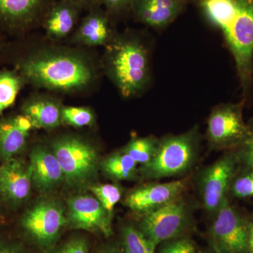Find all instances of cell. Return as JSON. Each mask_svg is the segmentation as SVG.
I'll return each mask as SVG.
<instances>
[{
  "label": "cell",
  "instance_id": "30bf717a",
  "mask_svg": "<svg viewBox=\"0 0 253 253\" xmlns=\"http://www.w3.org/2000/svg\"><path fill=\"white\" fill-rule=\"evenodd\" d=\"M68 224L64 209L52 201L36 204L23 218V229L43 249H49L59 239L63 226Z\"/></svg>",
  "mask_w": 253,
  "mask_h": 253
},
{
  "label": "cell",
  "instance_id": "7c38bea8",
  "mask_svg": "<svg viewBox=\"0 0 253 253\" xmlns=\"http://www.w3.org/2000/svg\"><path fill=\"white\" fill-rule=\"evenodd\" d=\"M188 187V179L166 183H151L133 190L125 205L133 212L144 214L179 199Z\"/></svg>",
  "mask_w": 253,
  "mask_h": 253
},
{
  "label": "cell",
  "instance_id": "d6a6232c",
  "mask_svg": "<svg viewBox=\"0 0 253 253\" xmlns=\"http://www.w3.org/2000/svg\"><path fill=\"white\" fill-rule=\"evenodd\" d=\"M0 253H26L21 248L12 245H0Z\"/></svg>",
  "mask_w": 253,
  "mask_h": 253
},
{
  "label": "cell",
  "instance_id": "2e32d148",
  "mask_svg": "<svg viewBox=\"0 0 253 253\" xmlns=\"http://www.w3.org/2000/svg\"><path fill=\"white\" fill-rule=\"evenodd\" d=\"M30 159L32 182L39 191L47 192L64 180L62 169L52 151L36 146Z\"/></svg>",
  "mask_w": 253,
  "mask_h": 253
},
{
  "label": "cell",
  "instance_id": "44dd1931",
  "mask_svg": "<svg viewBox=\"0 0 253 253\" xmlns=\"http://www.w3.org/2000/svg\"><path fill=\"white\" fill-rule=\"evenodd\" d=\"M138 164L127 154L121 151L105 158L101 166L106 174L113 179L129 181L138 174Z\"/></svg>",
  "mask_w": 253,
  "mask_h": 253
},
{
  "label": "cell",
  "instance_id": "5b68a950",
  "mask_svg": "<svg viewBox=\"0 0 253 253\" xmlns=\"http://www.w3.org/2000/svg\"><path fill=\"white\" fill-rule=\"evenodd\" d=\"M51 149L62 169L64 180L71 185L86 184L96 174L99 163L97 152L81 138H61L53 143Z\"/></svg>",
  "mask_w": 253,
  "mask_h": 253
},
{
  "label": "cell",
  "instance_id": "836d02e7",
  "mask_svg": "<svg viewBox=\"0 0 253 253\" xmlns=\"http://www.w3.org/2000/svg\"><path fill=\"white\" fill-rule=\"evenodd\" d=\"M247 253H253V216L249 221Z\"/></svg>",
  "mask_w": 253,
  "mask_h": 253
},
{
  "label": "cell",
  "instance_id": "4dcf8cb0",
  "mask_svg": "<svg viewBox=\"0 0 253 253\" xmlns=\"http://www.w3.org/2000/svg\"><path fill=\"white\" fill-rule=\"evenodd\" d=\"M163 247L161 253H198L194 244L185 238H176L170 240Z\"/></svg>",
  "mask_w": 253,
  "mask_h": 253
},
{
  "label": "cell",
  "instance_id": "5bb4252c",
  "mask_svg": "<svg viewBox=\"0 0 253 253\" xmlns=\"http://www.w3.org/2000/svg\"><path fill=\"white\" fill-rule=\"evenodd\" d=\"M189 0H134L131 14L155 29L168 27L184 12Z\"/></svg>",
  "mask_w": 253,
  "mask_h": 253
},
{
  "label": "cell",
  "instance_id": "277c9868",
  "mask_svg": "<svg viewBox=\"0 0 253 253\" xmlns=\"http://www.w3.org/2000/svg\"><path fill=\"white\" fill-rule=\"evenodd\" d=\"M201 134L195 126L186 132L169 134L160 139L156 156L141 166L139 172L146 179H159L185 174L199 157Z\"/></svg>",
  "mask_w": 253,
  "mask_h": 253
},
{
  "label": "cell",
  "instance_id": "d6986e66",
  "mask_svg": "<svg viewBox=\"0 0 253 253\" xmlns=\"http://www.w3.org/2000/svg\"><path fill=\"white\" fill-rule=\"evenodd\" d=\"M81 10L68 0H56L42 21L46 35L53 39L68 36L77 25Z\"/></svg>",
  "mask_w": 253,
  "mask_h": 253
},
{
  "label": "cell",
  "instance_id": "83f0119b",
  "mask_svg": "<svg viewBox=\"0 0 253 253\" xmlns=\"http://www.w3.org/2000/svg\"><path fill=\"white\" fill-rule=\"evenodd\" d=\"M229 191L239 199L253 198V169H246L238 172L231 183Z\"/></svg>",
  "mask_w": 253,
  "mask_h": 253
},
{
  "label": "cell",
  "instance_id": "ffe728a7",
  "mask_svg": "<svg viewBox=\"0 0 253 253\" xmlns=\"http://www.w3.org/2000/svg\"><path fill=\"white\" fill-rule=\"evenodd\" d=\"M22 114L27 116L34 127L51 129L63 123L62 107L54 100L35 97L28 100L22 107Z\"/></svg>",
  "mask_w": 253,
  "mask_h": 253
},
{
  "label": "cell",
  "instance_id": "4316f807",
  "mask_svg": "<svg viewBox=\"0 0 253 253\" xmlns=\"http://www.w3.org/2000/svg\"><path fill=\"white\" fill-rule=\"evenodd\" d=\"M63 123L75 127H84L94 123V116L92 111L88 108L77 106L62 107Z\"/></svg>",
  "mask_w": 253,
  "mask_h": 253
},
{
  "label": "cell",
  "instance_id": "4fadbf2b",
  "mask_svg": "<svg viewBox=\"0 0 253 253\" xmlns=\"http://www.w3.org/2000/svg\"><path fill=\"white\" fill-rule=\"evenodd\" d=\"M56 0H0V28L21 32L41 22Z\"/></svg>",
  "mask_w": 253,
  "mask_h": 253
},
{
  "label": "cell",
  "instance_id": "484cf974",
  "mask_svg": "<svg viewBox=\"0 0 253 253\" xmlns=\"http://www.w3.org/2000/svg\"><path fill=\"white\" fill-rule=\"evenodd\" d=\"M233 151L239 159L240 169H253V118L247 123L244 139Z\"/></svg>",
  "mask_w": 253,
  "mask_h": 253
},
{
  "label": "cell",
  "instance_id": "1f68e13d",
  "mask_svg": "<svg viewBox=\"0 0 253 253\" xmlns=\"http://www.w3.org/2000/svg\"><path fill=\"white\" fill-rule=\"evenodd\" d=\"M76 4L81 9H88L91 10L96 6H99V0H68Z\"/></svg>",
  "mask_w": 253,
  "mask_h": 253
},
{
  "label": "cell",
  "instance_id": "603a6c76",
  "mask_svg": "<svg viewBox=\"0 0 253 253\" xmlns=\"http://www.w3.org/2000/svg\"><path fill=\"white\" fill-rule=\"evenodd\" d=\"M160 139L154 136L134 138L129 141L122 151L138 165L145 166L152 161L157 153Z\"/></svg>",
  "mask_w": 253,
  "mask_h": 253
},
{
  "label": "cell",
  "instance_id": "7a4b0ae2",
  "mask_svg": "<svg viewBox=\"0 0 253 253\" xmlns=\"http://www.w3.org/2000/svg\"><path fill=\"white\" fill-rule=\"evenodd\" d=\"M15 66L26 83L50 90H78L94 78L92 68L84 58L65 51L29 55L18 60Z\"/></svg>",
  "mask_w": 253,
  "mask_h": 253
},
{
  "label": "cell",
  "instance_id": "f1b7e54d",
  "mask_svg": "<svg viewBox=\"0 0 253 253\" xmlns=\"http://www.w3.org/2000/svg\"><path fill=\"white\" fill-rule=\"evenodd\" d=\"M134 1V0H99V4L104 6L105 11L112 18L131 14Z\"/></svg>",
  "mask_w": 253,
  "mask_h": 253
},
{
  "label": "cell",
  "instance_id": "52a82bcc",
  "mask_svg": "<svg viewBox=\"0 0 253 253\" xmlns=\"http://www.w3.org/2000/svg\"><path fill=\"white\" fill-rule=\"evenodd\" d=\"M239 169V159L234 151L230 150L201 173L200 194L208 212H215L227 199L231 183Z\"/></svg>",
  "mask_w": 253,
  "mask_h": 253
},
{
  "label": "cell",
  "instance_id": "3957f363",
  "mask_svg": "<svg viewBox=\"0 0 253 253\" xmlns=\"http://www.w3.org/2000/svg\"><path fill=\"white\" fill-rule=\"evenodd\" d=\"M110 41L106 54V71L124 97L140 94L151 79L149 53L130 33Z\"/></svg>",
  "mask_w": 253,
  "mask_h": 253
},
{
  "label": "cell",
  "instance_id": "ac0fdd59",
  "mask_svg": "<svg viewBox=\"0 0 253 253\" xmlns=\"http://www.w3.org/2000/svg\"><path fill=\"white\" fill-rule=\"evenodd\" d=\"M111 19L100 5L93 8L80 23L75 35L76 39L82 44L90 46L109 44L113 33Z\"/></svg>",
  "mask_w": 253,
  "mask_h": 253
},
{
  "label": "cell",
  "instance_id": "e0dca14e",
  "mask_svg": "<svg viewBox=\"0 0 253 253\" xmlns=\"http://www.w3.org/2000/svg\"><path fill=\"white\" fill-rule=\"evenodd\" d=\"M33 128L31 120L23 114L0 119V157L7 161L19 154Z\"/></svg>",
  "mask_w": 253,
  "mask_h": 253
},
{
  "label": "cell",
  "instance_id": "8fae6325",
  "mask_svg": "<svg viewBox=\"0 0 253 253\" xmlns=\"http://www.w3.org/2000/svg\"><path fill=\"white\" fill-rule=\"evenodd\" d=\"M68 224L73 229L99 233L106 237L112 235L109 214L94 196L80 195L68 203Z\"/></svg>",
  "mask_w": 253,
  "mask_h": 253
},
{
  "label": "cell",
  "instance_id": "d4e9b609",
  "mask_svg": "<svg viewBox=\"0 0 253 253\" xmlns=\"http://www.w3.org/2000/svg\"><path fill=\"white\" fill-rule=\"evenodd\" d=\"M90 190L104 209L112 216L115 206L122 197V189L116 184H105L91 186Z\"/></svg>",
  "mask_w": 253,
  "mask_h": 253
},
{
  "label": "cell",
  "instance_id": "6da1fadb",
  "mask_svg": "<svg viewBox=\"0 0 253 253\" xmlns=\"http://www.w3.org/2000/svg\"><path fill=\"white\" fill-rule=\"evenodd\" d=\"M221 32L230 51L245 105L253 103V0H189Z\"/></svg>",
  "mask_w": 253,
  "mask_h": 253
},
{
  "label": "cell",
  "instance_id": "8992f818",
  "mask_svg": "<svg viewBox=\"0 0 253 253\" xmlns=\"http://www.w3.org/2000/svg\"><path fill=\"white\" fill-rule=\"evenodd\" d=\"M244 101L225 103L213 108L208 119L206 136L210 147L230 151L244 139L247 123L244 118Z\"/></svg>",
  "mask_w": 253,
  "mask_h": 253
},
{
  "label": "cell",
  "instance_id": "9c48e42d",
  "mask_svg": "<svg viewBox=\"0 0 253 253\" xmlns=\"http://www.w3.org/2000/svg\"><path fill=\"white\" fill-rule=\"evenodd\" d=\"M214 214L210 233L217 253H247L249 221L228 199Z\"/></svg>",
  "mask_w": 253,
  "mask_h": 253
},
{
  "label": "cell",
  "instance_id": "f546056e",
  "mask_svg": "<svg viewBox=\"0 0 253 253\" xmlns=\"http://www.w3.org/2000/svg\"><path fill=\"white\" fill-rule=\"evenodd\" d=\"M89 244L87 240L82 236H75L68 239L50 253H88Z\"/></svg>",
  "mask_w": 253,
  "mask_h": 253
},
{
  "label": "cell",
  "instance_id": "cb8c5ba5",
  "mask_svg": "<svg viewBox=\"0 0 253 253\" xmlns=\"http://www.w3.org/2000/svg\"><path fill=\"white\" fill-rule=\"evenodd\" d=\"M156 248L139 229L130 225L123 228L121 253H155Z\"/></svg>",
  "mask_w": 253,
  "mask_h": 253
},
{
  "label": "cell",
  "instance_id": "ba28073f",
  "mask_svg": "<svg viewBox=\"0 0 253 253\" xmlns=\"http://www.w3.org/2000/svg\"><path fill=\"white\" fill-rule=\"evenodd\" d=\"M191 219L190 208L179 199L141 215L139 229L156 246L176 239L186 230Z\"/></svg>",
  "mask_w": 253,
  "mask_h": 253
},
{
  "label": "cell",
  "instance_id": "e575fe53",
  "mask_svg": "<svg viewBox=\"0 0 253 253\" xmlns=\"http://www.w3.org/2000/svg\"><path fill=\"white\" fill-rule=\"evenodd\" d=\"M98 253H118L117 249L115 246H106Z\"/></svg>",
  "mask_w": 253,
  "mask_h": 253
},
{
  "label": "cell",
  "instance_id": "d590c367",
  "mask_svg": "<svg viewBox=\"0 0 253 253\" xmlns=\"http://www.w3.org/2000/svg\"><path fill=\"white\" fill-rule=\"evenodd\" d=\"M0 41H1V36H0Z\"/></svg>",
  "mask_w": 253,
  "mask_h": 253
},
{
  "label": "cell",
  "instance_id": "7402d4cb",
  "mask_svg": "<svg viewBox=\"0 0 253 253\" xmlns=\"http://www.w3.org/2000/svg\"><path fill=\"white\" fill-rule=\"evenodd\" d=\"M25 83L16 69L0 71V115L14 105Z\"/></svg>",
  "mask_w": 253,
  "mask_h": 253
},
{
  "label": "cell",
  "instance_id": "9a60e30c",
  "mask_svg": "<svg viewBox=\"0 0 253 253\" xmlns=\"http://www.w3.org/2000/svg\"><path fill=\"white\" fill-rule=\"evenodd\" d=\"M32 176L29 165L14 158L0 166V194L13 203L27 199L31 192Z\"/></svg>",
  "mask_w": 253,
  "mask_h": 253
}]
</instances>
